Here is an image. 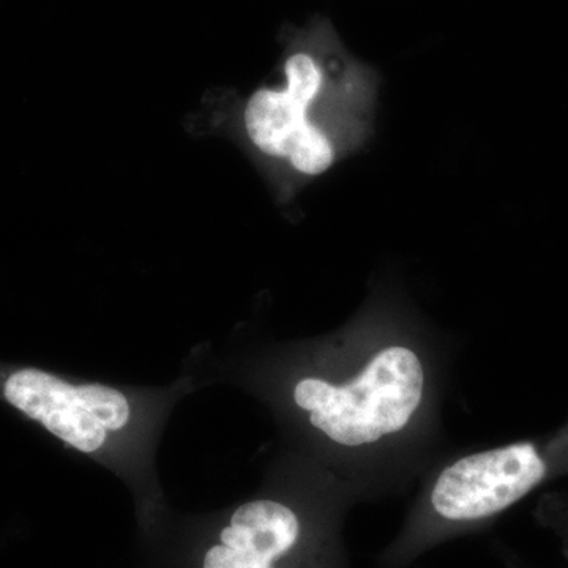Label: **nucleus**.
Wrapping results in <instances>:
<instances>
[{"label": "nucleus", "instance_id": "1", "mask_svg": "<svg viewBox=\"0 0 568 568\" xmlns=\"http://www.w3.org/2000/svg\"><path fill=\"white\" fill-rule=\"evenodd\" d=\"M320 47L295 41L282 82L224 104L211 122L248 153L282 201L353 155L373 130L375 77Z\"/></svg>", "mask_w": 568, "mask_h": 568}, {"label": "nucleus", "instance_id": "2", "mask_svg": "<svg viewBox=\"0 0 568 568\" xmlns=\"http://www.w3.org/2000/svg\"><path fill=\"white\" fill-rule=\"evenodd\" d=\"M175 392L69 379L40 366L0 362V402L70 450L125 478L136 491L140 526L166 508L152 459Z\"/></svg>", "mask_w": 568, "mask_h": 568}, {"label": "nucleus", "instance_id": "3", "mask_svg": "<svg viewBox=\"0 0 568 568\" xmlns=\"http://www.w3.org/2000/svg\"><path fill=\"white\" fill-rule=\"evenodd\" d=\"M141 537L151 568H342L331 529L278 497L197 517L164 510Z\"/></svg>", "mask_w": 568, "mask_h": 568}, {"label": "nucleus", "instance_id": "4", "mask_svg": "<svg viewBox=\"0 0 568 568\" xmlns=\"http://www.w3.org/2000/svg\"><path fill=\"white\" fill-rule=\"evenodd\" d=\"M425 369L405 346H387L347 383L304 376L294 406L317 433L343 447H361L402 432L424 398Z\"/></svg>", "mask_w": 568, "mask_h": 568}, {"label": "nucleus", "instance_id": "5", "mask_svg": "<svg viewBox=\"0 0 568 568\" xmlns=\"http://www.w3.org/2000/svg\"><path fill=\"white\" fill-rule=\"evenodd\" d=\"M545 474L547 465L532 444L480 452L440 473L429 506L440 525H474L514 506L544 480Z\"/></svg>", "mask_w": 568, "mask_h": 568}]
</instances>
